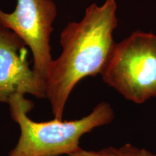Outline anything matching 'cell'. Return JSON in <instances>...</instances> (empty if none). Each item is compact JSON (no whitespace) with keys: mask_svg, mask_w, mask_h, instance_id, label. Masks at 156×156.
<instances>
[{"mask_svg":"<svg viewBox=\"0 0 156 156\" xmlns=\"http://www.w3.org/2000/svg\"><path fill=\"white\" fill-rule=\"evenodd\" d=\"M116 0L93 3L80 22L68 23L61 33L60 56L52 60L46 79V98L54 119L63 120L73 90L85 77L101 75L116 43Z\"/></svg>","mask_w":156,"mask_h":156,"instance_id":"6da1fadb","label":"cell"},{"mask_svg":"<svg viewBox=\"0 0 156 156\" xmlns=\"http://www.w3.org/2000/svg\"><path fill=\"white\" fill-rule=\"evenodd\" d=\"M7 103L11 118L20 130L18 141L7 156L69 155L80 147L82 136L109 124L115 118L114 108L106 101L98 103L89 114L79 119L44 122L28 116L34 105L24 94L12 95Z\"/></svg>","mask_w":156,"mask_h":156,"instance_id":"7a4b0ae2","label":"cell"},{"mask_svg":"<svg viewBox=\"0 0 156 156\" xmlns=\"http://www.w3.org/2000/svg\"><path fill=\"white\" fill-rule=\"evenodd\" d=\"M27 45L15 32L0 24V103L15 93L46 98L45 81L30 67Z\"/></svg>","mask_w":156,"mask_h":156,"instance_id":"5b68a950","label":"cell"},{"mask_svg":"<svg viewBox=\"0 0 156 156\" xmlns=\"http://www.w3.org/2000/svg\"><path fill=\"white\" fill-rule=\"evenodd\" d=\"M101 75L108 86L136 104L156 98V35L136 30L115 44Z\"/></svg>","mask_w":156,"mask_h":156,"instance_id":"3957f363","label":"cell"},{"mask_svg":"<svg viewBox=\"0 0 156 156\" xmlns=\"http://www.w3.org/2000/svg\"><path fill=\"white\" fill-rule=\"evenodd\" d=\"M56 16L57 7L52 0H17L15 9L10 13L0 9V24L26 44L34 58L33 69L45 83L53 60L50 38Z\"/></svg>","mask_w":156,"mask_h":156,"instance_id":"277c9868","label":"cell"},{"mask_svg":"<svg viewBox=\"0 0 156 156\" xmlns=\"http://www.w3.org/2000/svg\"><path fill=\"white\" fill-rule=\"evenodd\" d=\"M67 156H156L143 147L126 143L120 147L110 146L98 151H88L80 147L75 153Z\"/></svg>","mask_w":156,"mask_h":156,"instance_id":"8992f818","label":"cell"}]
</instances>
